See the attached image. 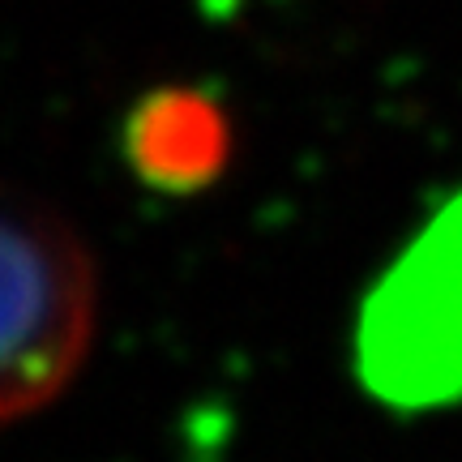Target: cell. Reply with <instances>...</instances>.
Listing matches in <instances>:
<instances>
[{"instance_id":"obj_3","label":"cell","mask_w":462,"mask_h":462,"mask_svg":"<svg viewBox=\"0 0 462 462\" xmlns=\"http://www.w3.org/2000/svg\"><path fill=\"white\" fill-rule=\"evenodd\" d=\"M120 154L133 180L163 198H193L227 171L231 116L218 90L193 82L154 86L120 125Z\"/></svg>"},{"instance_id":"obj_1","label":"cell","mask_w":462,"mask_h":462,"mask_svg":"<svg viewBox=\"0 0 462 462\" xmlns=\"http://www.w3.org/2000/svg\"><path fill=\"white\" fill-rule=\"evenodd\" d=\"M95 330V265L43 201L0 184V424L65 390Z\"/></svg>"},{"instance_id":"obj_2","label":"cell","mask_w":462,"mask_h":462,"mask_svg":"<svg viewBox=\"0 0 462 462\" xmlns=\"http://www.w3.org/2000/svg\"><path fill=\"white\" fill-rule=\"evenodd\" d=\"M356 377L398 411L462 398V193L424 223L364 296Z\"/></svg>"}]
</instances>
